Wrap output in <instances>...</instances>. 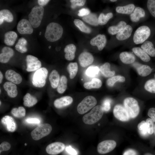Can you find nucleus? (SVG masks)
I'll list each match as a JSON object with an SVG mask.
<instances>
[{
	"mask_svg": "<svg viewBox=\"0 0 155 155\" xmlns=\"http://www.w3.org/2000/svg\"><path fill=\"white\" fill-rule=\"evenodd\" d=\"M3 75L1 72V71H0V83L1 84L2 83L3 79Z\"/></svg>",
	"mask_w": 155,
	"mask_h": 155,
	"instance_id": "nucleus-58",
	"label": "nucleus"
},
{
	"mask_svg": "<svg viewBox=\"0 0 155 155\" xmlns=\"http://www.w3.org/2000/svg\"><path fill=\"white\" fill-rule=\"evenodd\" d=\"M96 104L97 100L94 97L92 96H87L78 105L77 111L80 114H84L94 108Z\"/></svg>",
	"mask_w": 155,
	"mask_h": 155,
	"instance_id": "nucleus-7",
	"label": "nucleus"
},
{
	"mask_svg": "<svg viewBox=\"0 0 155 155\" xmlns=\"http://www.w3.org/2000/svg\"><path fill=\"white\" fill-rule=\"evenodd\" d=\"M66 151L70 155H77L78 154L77 151L71 146H67L66 148Z\"/></svg>",
	"mask_w": 155,
	"mask_h": 155,
	"instance_id": "nucleus-54",
	"label": "nucleus"
},
{
	"mask_svg": "<svg viewBox=\"0 0 155 155\" xmlns=\"http://www.w3.org/2000/svg\"><path fill=\"white\" fill-rule=\"evenodd\" d=\"M11 113L14 117L20 118L24 117L26 114V110L22 106H20L18 108H14L12 109Z\"/></svg>",
	"mask_w": 155,
	"mask_h": 155,
	"instance_id": "nucleus-41",
	"label": "nucleus"
},
{
	"mask_svg": "<svg viewBox=\"0 0 155 155\" xmlns=\"http://www.w3.org/2000/svg\"><path fill=\"white\" fill-rule=\"evenodd\" d=\"M26 61L27 65L26 70L28 72L37 70L41 67V62L37 58L34 56L27 55L26 56Z\"/></svg>",
	"mask_w": 155,
	"mask_h": 155,
	"instance_id": "nucleus-11",
	"label": "nucleus"
},
{
	"mask_svg": "<svg viewBox=\"0 0 155 155\" xmlns=\"http://www.w3.org/2000/svg\"><path fill=\"white\" fill-rule=\"evenodd\" d=\"M150 30L147 26H143L139 27L135 31L133 40L136 44L143 43L149 37Z\"/></svg>",
	"mask_w": 155,
	"mask_h": 155,
	"instance_id": "nucleus-8",
	"label": "nucleus"
},
{
	"mask_svg": "<svg viewBox=\"0 0 155 155\" xmlns=\"http://www.w3.org/2000/svg\"><path fill=\"white\" fill-rule=\"evenodd\" d=\"M99 70L100 69L97 66H90L86 70V74L88 76L94 77L98 74Z\"/></svg>",
	"mask_w": 155,
	"mask_h": 155,
	"instance_id": "nucleus-46",
	"label": "nucleus"
},
{
	"mask_svg": "<svg viewBox=\"0 0 155 155\" xmlns=\"http://www.w3.org/2000/svg\"><path fill=\"white\" fill-rule=\"evenodd\" d=\"M11 148L10 144L8 142H4L0 145V152L9 150Z\"/></svg>",
	"mask_w": 155,
	"mask_h": 155,
	"instance_id": "nucleus-51",
	"label": "nucleus"
},
{
	"mask_svg": "<svg viewBox=\"0 0 155 155\" xmlns=\"http://www.w3.org/2000/svg\"><path fill=\"white\" fill-rule=\"evenodd\" d=\"M44 11L43 7L38 5L35 6L32 9L28 16L29 21L34 28H36L40 25Z\"/></svg>",
	"mask_w": 155,
	"mask_h": 155,
	"instance_id": "nucleus-3",
	"label": "nucleus"
},
{
	"mask_svg": "<svg viewBox=\"0 0 155 155\" xmlns=\"http://www.w3.org/2000/svg\"><path fill=\"white\" fill-rule=\"evenodd\" d=\"M1 123L9 131L13 132L16 129V124L13 118L9 115H5L1 119Z\"/></svg>",
	"mask_w": 155,
	"mask_h": 155,
	"instance_id": "nucleus-14",
	"label": "nucleus"
},
{
	"mask_svg": "<svg viewBox=\"0 0 155 155\" xmlns=\"http://www.w3.org/2000/svg\"><path fill=\"white\" fill-rule=\"evenodd\" d=\"M83 20L89 24L94 26L98 25V18L97 15L93 13H90L88 15L83 17Z\"/></svg>",
	"mask_w": 155,
	"mask_h": 155,
	"instance_id": "nucleus-37",
	"label": "nucleus"
},
{
	"mask_svg": "<svg viewBox=\"0 0 155 155\" xmlns=\"http://www.w3.org/2000/svg\"><path fill=\"white\" fill-rule=\"evenodd\" d=\"M63 32V29L60 25L55 22H51L46 26L44 36L48 41L54 42L61 37Z\"/></svg>",
	"mask_w": 155,
	"mask_h": 155,
	"instance_id": "nucleus-1",
	"label": "nucleus"
},
{
	"mask_svg": "<svg viewBox=\"0 0 155 155\" xmlns=\"http://www.w3.org/2000/svg\"><path fill=\"white\" fill-rule=\"evenodd\" d=\"M114 117L118 120L123 122L128 121L130 116L125 108L121 104H117L113 110Z\"/></svg>",
	"mask_w": 155,
	"mask_h": 155,
	"instance_id": "nucleus-10",
	"label": "nucleus"
},
{
	"mask_svg": "<svg viewBox=\"0 0 155 155\" xmlns=\"http://www.w3.org/2000/svg\"><path fill=\"white\" fill-rule=\"evenodd\" d=\"M5 76L7 80L15 84H19L22 81L21 75L11 69L7 70L5 73Z\"/></svg>",
	"mask_w": 155,
	"mask_h": 155,
	"instance_id": "nucleus-17",
	"label": "nucleus"
},
{
	"mask_svg": "<svg viewBox=\"0 0 155 155\" xmlns=\"http://www.w3.org/2000/svg\"><path fill=\"white\" fill-rule=\"evenodd\" d=\"M67 79L64 75L61 77L57 88L58 92L60 94L63 93L66 90L67 86Z\"/></svg>",
	"mask_w": 155,
	"mask_h": 155,
	"instance_id": "nucleus-38",
	"label": "nucleus"
},
{
	"mask_svg": "<svg viewBox=\"0 0 155 155\" xmlns=\"http://www.w3.org/2000/svg\"><path fill=\"white\" fill-rule=\"evenodd\" d=\"M138 74L142 77L146 76L151 73L152 69L148 65L139 64L138 66H135Z\"/></svg>",
	"mask_w": 155,
	"mask_h": 155,
	"instance_id": "nucleus-31",
	"label": "nucleus"
},
{
	"mask_svg": "<svg viewBox=\"0 0 155 155\" xmlns=\"http://www.w3.org/2000/svg\"><path fill=\"white\" fill-rule=\"evenodd\" d=\"M94 57L90 53L85 52L82 53L78 57V61L80 65L83 67H86L93 62Z\"/></svg>",
	"mask_w": 155,
	"mask_h": 155,
	"instance_id": "nucleus-15",
	"label": "nucleus"
},
{
	"mask_svg": "<svg viewBox=\"0 0 155 155\" xmlns=\"http://www.w3.org/2000/svg\"><path fill=\"white\" fill-rule=\"evenodd\" d=\"M52 130V127L49 124H41L32 131L31 136L33 140H38L49 135Z\"/></svg>",
	"mask_w": 155,
	"mask_h": 155,
	"instance_id": "nucleus-6",
	"label": "nucleus"
},
{
	"mask_svg": "<svg viewBox=\"0 0 155 155\" xmlns=\"http://www.w3.org/2000/svg\"><path fill=\"white\" fill-rule=\"evenodd\" d=\"M23 100L24 105L25 106L28 107L33 106L37 102L36 98L29 93L26 94L24 96Z\"/></svg>",
	"mask_w": 155,
	"mask_h": 155,
	"instance_id": "nucleus-35",
	"label": "nucleus"
},
{
	"mask_svg": "<svg viewBox=\"0 0 155 155\" xmlns=\"http://www.w3.org/2000/svg\"><path fill=\"white\" fill-rule=\"evenodd\" d=\"M18 37L17 33L13 31L6 32L4 35V42L5 44L8 46H12L14 44Z\"/></svg>",
	"mask_w": 155,
	"mask_h": 155,
	"instance_id": "nucleus-22",
	"label": "nucleus"
},
{
	"mask_svg": "<svg viewBox=\"0 0 155 155\" xmlns=\"http://www.w3.org/2000/svg\"><path fill=\"white\" fill-rule=\"evenodd\" d=\"M127 25L124 21H121L116 26L109 27L108 29V33L112 35L117 34L121 31Z\"/></svg>",
	"mask_w": 155,
	"mask_h": 155,
	"instance_id": "nucleus-34",
	"label": "nucleus"
},
{
	"mask_svg": "<svg viewBox=\"0 0 155 155\" xmlns=\"http://www.w3.org/2000/svg\"><path fill=\"white\" fill-rule=\"evenodd\" d=\"M144 155H153L149 153H145L144 154Z\"/></svg>",
	"mask_w": 155,
	"mask_h": 155,
	"instance_id": "nucleus-59",
	"label": "nucleus"
},
{
	"mask_svg": "<svg viewBox=\"0 0 155 155\" xmlns=\"http://www.w3.org/2000/svg\"><path fill=\"white\" fill-rule=\"evenodd\" d=\"M121 61L126 64L133 63L135 60V57L132 53L127 52H121L119 55Z\"/></svg>",
	"mask_w": 155,
	"mask_h": 155,
	"instance_id": "nucleus-27",
	"label": "nucleus"
},
{
	"mask_svg": "<svg viewBox=\"0 0 155 155\" xmlns=\"http://www.w3.org/2000/svg\"><path fill=\"white\" fill-rule=\"evenodd\" d=\"M110 1L113 2H115L117 1L116 0H110Z\"/></svg>",
	"mask_w": 155,
	"mask_h": 155,
	"instance_id": "nucleus-60",
	"label": "nucleus"
},
{
	"mask_svg": "<svg viewBox=\"0 0 155 155\" xmlns=\"http://www.w3.org/2000/svg\"><path fill=\"white\" fill-rule=\"evenodd\" d=\"M111 100L109 99H105L103 101L102 106L104 111H108L111 109Z\"/></svg>",
	"mask_w": 155,
	"mask_h": 155,
	"instance_id": "nucleus-50",
	"label": "nucleus"
},
{
	"mask_svg": "<svg viewBox=\"0 0 155 155\" xmlns=\"http://www.w3.org/2000/svg\"><path fill=\"white\" fill-rule=\"evenodd\" d=\"M123 104L130 118H134L138 116L140 112V107L136 100L133 98L128 97L124 99Z\"/></svg>",
	"mask_w": 155,
	"mask_h": 155,
	"instance_id": "nucleus-4",
	"label": "nucleus"
},
{
	"mask_svg": "<svg viewBox=\"0 0 155 155\" xmlns=\"http://www.w3.org/2000/svg\"><path fill=\"white\" fill-rule=\"evenodd\" d=\"M148 8L151 15L155 18V0H148L147 2Z\"/></svg>",
	"mask_w": 155,
	"mask_h": 155,
	"instance_id": "nucleus-47",
	"label": "nucleus"
},
{
	"mask_svg": "<svg viewBox=\"0 0 155 155\" xmlns=\"http://www.w3.org/2000/svg\"><path fill=\"white\" fill-rule=\"evenodd\" d=\"M137 128L140 135L143 137L148 136L149 133L148 132L146 121H142L139 123Z\"/></svg>",
	"mask_w": 155,
	"mask_h": 155,
	"instance_id": "nucleus-43",
	"label": "nucleus"
},
{
	"mask_svg": "<svg viewBox=\"0 0 155 155\" xmlns=\"http://www.w3.org/2000/svg\"><path fill=\"white\" fill-rule=\"evenodd\" d=\"M3 87L7 92L8 95L10 97L14 98L17 95V87L15 84L10 82H7L4 84Z\"/></svg>",
	"mask_w": 155,
	"mask_h": 155,
	"instance_id": "nucleus-20",
	"label": "nucleus"
},
{
	"mask_svg": "<svg viewBox=\"0 0 155 155\" xmlns=\"http://www.w3.org/2000/svg\"><path fill=\"white\" fill-rule=\"evenodd\" d=\"M50 1L49 0H38V3L39 5L43 6L46 5Z\"/></svg>",
	"mask_w": 155,
	"mask_h": 155,
	"instance_id": "nucleus-57",
	"label": "nucleus"
},
{
	"mask_svg": "<svg viewBox=\"0 0 155 155\" xmlns=\"http://www.w3.org/2000/svg\"><path fill=\"white\" fill-rule=\"evenodd\" d=\"M113 16L112 13H109L105 15L102 13H100L98 18V24L100 25L106 24Z\"/></svg>",
	"mask_w": 155,
	"mask_h": 155,
	"instance_id": "nucleus-42",
	"label": "nucleus"
},
{
	"mask_svg": "<svg viewBox=\"0 0 155 155\" xmlns=\"http://www.w3.org/2000/svg\"><path fill=\"white\" fill-rule=\"evenodd\" d=\"M0 94H1V89H0Z\"/></svg>",
	"mask_w": 155,
	"mask_h": 155,
	"instance_id": "nucleus-62",
	"label": "nucleus"
},
{
	"mask_svg": "<svg viewBox=\"0 0 155 155\" xmlns=\"http://www.w3.org/2000/svg\"><path fill=\"white\" fill-rule=\"evenodd\" d=\"M132 31V27L129 25H127L124 29L117 34L116 38L119 40H126L130 37Z\"/></svg>",
	"mask_w": 155,
	"mask_h": 155,
	"instance_id": "nucleus-21",
	"label": "nucleus"
},
{
	"mask_svg": "<svg viewBox=\"0 0 155 155\" xmlns=\"http://www.w3.org/2000/svg\"><path fill=\"white\" fill-rule=\"evenodd\" d=\"M135 6L133 4H130L123 6H119L116 7V11L118 13L123 14H130L133 11Z\"/></svg>",
	"mask_w": 155,
	"mask_h": 155,
	"instance_id": "nucleus-36",
	"label": "nucleus"
},
{
	"mask_svg": "<svg viewBox=\"0 0 155 155\" xmlns=\"http://www.w3.org/2000/svg\"><path fill=\"white\" fill-rule=\"evenodd\" d=\"M103 112L104 110L102 106H96L93 108L90 112L84 116L82 121L86 124H94L101 118Z\"/></svg>",
	"mask_w": 155,
	"mask_h": 155,
	"instance_id": "nucleus-2",
	"label": "nucleus"
},
{
	"mask_svg": "<svg viewBox=\"0 0 155 155\" xmlns=\"http://www.w3.org/2000/svg\"><path fill=\"white\" fill-rule=\"evenodd\" d=\"M60 78V75L56 70H53L51 71L49 76V80L52 88H57Z\"/></svg>",
	"mask_w": 155,
	"mask_h": 155,
	"instance_id": "nucleus-26",
	"label": "nucleus"
},
{
	"mask_svg": "<svg viewBox=\"0 0 155 155\" xmlns=\"http://www.w3.org/2000/svg\"><path fill=\"white\" fill-rule=\"evenodd\" d=\"M148 115L150 118L154 122H155V108H150L148 111Z\"/></svg>",
	"mask_w": 155,
	"mask_h": 155,
	"instance_id": "nucleus-53",
	"label": "nucleus"
},
{
	"mask_svg": "<svg viewBox=\"0 0 155 155\" xmlns=\"http://www.w3.org/2000/svg\"><path fill=\"white\" fill-rule=\"evenodd\" d=\"M132 50L134 53L143 61L147 62L150 60V57L141 48L135 47L132 49Z\"/></svg>",
	"mask_w": 155,
	"mask_h": 155,
	"instance_id": "nucleus-29",
	"label": "nucleus"
},
{
	"mask_svg": "<svg viewBox=\"0 0 155 155\" xmlns=\"http://www.w3.org/2000/svg\"><path fill=\"white\" fill-rule=\"evenodd\" d=\"M78 66L76 62L70 63L67 65V69L69 73L70 78L73 79L77 73Z\"/></svg>",
	"mask_w": 155,
	"mask_h": 155,
	"instance_id": "nucleus-39",
	"label": "nucleus"
},
{
	"mask_svg": "<svg viewBox=\"0 0 155 155\" xmlns=\"http://www.w3.org/2000/svg\"><path fill=\"white\" fill-rule=\"evenodd\" d=\"M13 20V16L12 13L8 9H3L0 11V25L4 21L8 23L12 22Z\"/></svg>",
	"mask_w": 155,
	"mask_h": 155,
	"instance_id": "nucleus-25",
	"label": "nucleus"
},
{
	"mask_svg": "<svg viewBox=\"0 0 155 155\" xmlns=\"http://www.w3.org/2000/svg\"><path fill=\"white\" fill-rule=\"evenodd\" d=\"M26 122L29 123L38 124L40 122V120L37 118H30L27 119Z\"/></svg>",
	"mask_w": 155,
	"mask_h": 155,
	"instance_id": "nucleus-55",
	"label": "nucleus"
},
{
	"mask_svg": "<svg viewBox=\"0 0 155 155\" xmlns=\"http://www.w3.org/2000/svg\"><path fill=\"white\" fill-rule=\"evenodd\" d=\"M145 11L143 9L140 7H137L130 14V18L132 21L137 22L141 18L145 17Z\"/></svg>",
	"mask_w": 155,
	"mask_h": 155,
	"instance_id": "nucleus-24",
	"label": "nucleus"
},
{
	"mask_svg": "<svg viewBox=\"0 0 155 155\" xmlns=\"http://www.w3.org/2000/svg\"><path fill=\"white\" fill-rule=\"evenodd\" d=\"M17 30L18 32L22 34H30L33 32V29L29 21L27 19L21 20L18 23Z\"/></svg>",
	"mask_w": 155,
	"mask_h": 155,
	"instance_id": "nucleus-12",
	"label": "nucleus"
},
{
	"mask_svg": "<svg viewBox=\"0 0 155 155\" xmlns=\"http://www.w3.org/2000/svg\"><path fill=\"white\" fill-rule=\"evenodd\" d=\"M65 148V145L63 143L57 142L48 145L46 148V151L49 154L56 155L62 152Z\"/></svg>",
	"mask_w": 155,
	"mask_h": 155,
	"instance_id": "nucleus-13",
	"label": "nucleus"
},
{
	"mask_svg": "<svg viewBox=\"0 0 155 155\" xmlns=\"http://www.w3.org/2000/svg\"><path fill=\"white\" fill-rule=\"evenodd\" d=\"M1 52L0 54V61L3 63L8 62L14 54L13 50L7 46L3 47L2 49Z\"/></svg>",
	"mask_w": 155,
	"mask_h": 155,
	"instance_id": "nucleus-19",
	"label": "nucleus"
},
{
	"mask_svg": "<svg viewBox=\"0 0 155 155\" xmlns=\"http://www.w3.org/2000/svg\"><path fill=\"white\" fill-rule=\"evenodd\" d=\"M144 87L148 91L155 93V79H151L148 80L145 83Z\"/></svg>",
	"mask_w": 155,
	"mask_h": 155,
	"instance_id": "nucleus-45",
	"label": "nucleus"
},
{
	"mask_svg": "<svg viewBox=\"0 0 155 155\" xmlns=\"http://www.w3.org/2000/svg\"><path fill=\"white\" fill-rule=\"evenodd\" d=\"M154 133H155V125L154 126Z\"/></svg>",
	"mask_w": 155,
	"mask_h": 155,
	"instance_id": "nucleus-61",
	"label": "nucleus"
},
{
	"mask_svg": "<svg viewBox=\"0 0 155 155\" xmlns=\"http://www.w3.org/2000/svg\"><path fill=\"white\" fill-rule=\"evenodd\" d=\"M116 145V142L113 140H104L98 144L97 147V150L100 154H105L113 150Z\"/></svg>",
	"mask_w": 155,
	"mask_h": 155,
	"instance_id": "nucleus-9",
	"label": "nucleus"
},
{
	"mask_svg": "<svg viewBox=\"0 0 155 155\" xmlns=\"http://www.w3.org/2000/svg\"><path fill=\"white\" fill-rule=\"evenodd\" d=\"M125 81V78L124 77L121 75H117L108 79L106 81V84L108 86L112 87L117 82H123Z\"/></svg>",
	"mask_w": 155,
	"mask_h": 155,
	"instance_id": "nucleus-44",
	"label": "nucleus"
},
{
	"mask_svg": "<svg viewBox=\"0 0 155 155\" xmlns=\"http://www.w3.org/2000/svg\"><path fill=\"white\" fill-rule=\"evenodd\" d=\"M149 134H153L154 131V122L151 118H148L146 121Z\"/></svg>",
	"mask_w": 155,
	"mask_h": 155,
	"instance_id": "nucleus-48",
	"label": "nucleus"
},
{
	"mask_svg": "<svg viewBox=\"0 0 155 155\" xmlns=\"http://www.w3.org/2000/svg\"><path fill=\"white\" fill-rule=\"evenodd\" d=\"M27 42L24 38H20L15 46V49L19 52L23 53H26L28 50L26 47Z\"/></svg>",
	"mask_w": 155,
	"mask_h": 155,
	"instance_id": "nucleus-30",
	"label": "nucleus"
},
{
	"mask_svg": "<svg viewBox=\"0 0 155 155\" xmlns=\"http://www.w3.org/2000/svg\"><path fill=\"white\" fill-rule=\"evenodd\" d=\"M110 64L106 62L102 65L100 70L102 74L106 77H111L114 75L115 72L114 71H111L110 70Z\"/></svg>",
	"mask_w": 155,
	"mask_h": 155,
	"instance_id": "nucleus-33",
	"label": "nucleus"
},
{
	"mask_svg": "<svg viewBox=\"0 0 155 155\" xmlns=\"http://www.w3.org/2000/svg\"><path fill=\"white\" fill-rule=\"evenodd\" d=\"M73 102V99L71 97L66 96L56 99L54 105L56 108H61L69 105Z\"/></svg>",
	"mask_w": 155,
	"mask_h": 155,
	"instance_id": "nucleus-18",
	"label": "nucleus"
},
{
	"mask_svg": "<svg viewBox=\"0 0 155 155\" xmlns=\"http://www.w3.org/2000/svg\"><path fill=\"white\" fill-rule=\"evenodd\" d=\"M106 39L103 34H99L93 38L90 41L91 45L96 46L99 51L102 50L106 45Z\"/></svg>",
	"mask_w": 155,
	"mask_h": 155,
	"instance_id": "nucleus-16",
	"label": "nucleus"
},
{
	"mask_svg": "<svg viewBox=\"0 0 155 155\" xmlns=\"http://www.w3.org/2000/svg\"><path fill=\"white\" fill-rule=\"evenodd\" d=\"M70 1L71 3V8L74 9L77 6H82L84 5L86 2V0H71Z\"/></svg>",
	"mask_w": 155,
	"mask_h": 155,
	"instance_id": "nucleus-49",
	"label": "nucleus"
},
{
	"mask_svg": "<svg viewBox=\"0 0 155 155\" xmlns=\"http://www.w3.org/2000/svg\"><path fill=\"white\" fill-rule=\"evenodd\" d=\"M102 84V81L100 79L97 78H94L91 81L84 83V86L87 89L98 88L101 86Z\"/></svg>",
	"mask_w": 155,
	"mask_h": 155,
	"instance_id": "nucleus-32",
	"label": "nucleus"
},
{
	"mask_svg": "<svg viewBox=\"0 0 155 155\" xmlns=\"http://www.w3.org/2000/svg\"><path fill=\"white\" fill-rule=\"evenodd\" d=\"M141 48L148 55L152 57H155V49L151 42H145L141 45Z\"/></svg>",
	"mask_w": 155,
	"mask_h": 155,
	"instance_id": "nucleus-28",
	"label": "nucleus"
},
{
	"mask_svg": "<svg viewBox=\"0 0 155 155\" xmlns=\"http://www.w3.org/2000/svg\"><path fill=\"white\" fill-rule=\"evenodd\" d=\"M137 153L135 150L132 149L127 150L123 153V155H136Z\"/></svg>",
	"mask_w": 155,
	"mask_h": 155,
	"instance_id": "nucleus-56",
	"label": "nucleus"
},
{
	"mask_svg": "<svg viewBox=\"0 0 155 155\" xmlns=\"http://www.w3.org/2000/svg\"><path fill=\"white\" fill-rule=\"evenodd\" d=\"M74 22L75 25L82 32L90 33L91 32L90 28L86 26L81 20L78 19L74 20Z\"/></svg>",
	"mask_w": 155,
	"mask_h": 155,
	"instance_id": "nucleus-40",
	"label": "nucleus"
},
{
	"mask_svg": "<svg viewBox=\"0 0 155 155\" xmlns=\"http://www.w3.org/2000/svg\"><path fill=\"white\" fill-rule=\"evenodd\" d=\"M76 50L75 46L73 44L67 45L64 49L65 53V58L69 61L73 60L75 57V53Z\"/></svg>",
	"mask_w": 155,
	"mask_h": 155,
	"instance_id": "nucleus-23",
	"label": "nucleus"
},
{
	"mask_svg": "<svg viewBox=\"0 0 155 155\" xmlns=\"http://www.w3.org/2000/svg\"><path fill=\"white\" fill-rule=\"evenodd\" d=\"M48 74V70L45 67H41L36 70L32 77V83L33 85L36 87H43L46 84Z\"/></svg>",
	"mask_w": 155,
	"mask_h": 155,
	"instance_id": "nucleus-5",
	"label": "nucleus"
},
{
	"mask_svg": "<svg viewBox=\"0 0 155 155\" xmlns=\"http://www.w3.org/2000/svg\"><path fill=\"white\" fill-rule=\"evenodd\" d=\"M154 77H155V75H154Z\"/></svg>",
	"mask_w": 155,
	"mask_h": 155,
	"instance_id": "nucleus-64",
	"label": "nucleus"
},
{
	"mask_svg": "<svg viewBox=\"0 0 155 155\" xmlns=\"http://www.w3.org/2000/svg\"><path fill=\"white\" fill-rule=\"evenodd\" d=\"M0 105H1V101H0Z\"/></svg>",
	"mask_w": 155,
	"mask_h": 155,
	"instance_id": "nucleus-63",
	"label": "nucleus"
},
{
	"mask_svg": "<svg viewBox=\"0 0 155 155\" xmlns=\"http://www.w3.org/2000/svg\"><path fill=\"white\" fill-rule=\"evenodd\" d=\"M90 13V11L88 9L83 8L79 11L78 15L79 16L83 17L88 15Z\"/></svg>",
	"mask_w": 155,
	"mask_h": 155,
	"instance_id": "nucleus-52",
	"label": "nucleus"
}]
</instances>
